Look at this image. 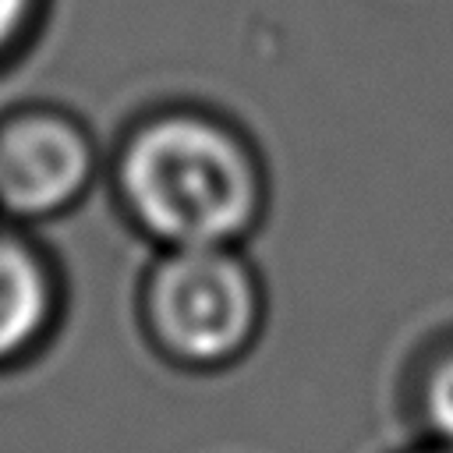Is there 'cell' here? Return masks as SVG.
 <instances>
[{"mask_svg": "<svg viewBox=\"0 0 453 453\" xmlns=\"http://www.w3.org/2000/svg\"><path fill=\"white\" fill-rule=\"evenodd\" d=\"M120 198L163 248H234L258 219L262 173L223 124L170 113L127 138Z\"/></svg>", "mask_w": 453, "mask_h": 453, "instance_id": "1", "label": "cell"}, {"mask_svg": "<svg viewBox=\"0 0 453 453\" xmlns=\"http://www.w3.org/2000/svg\"><path fill=\"white\" fill-rule=\"evenodd\" d=\"M35 0H0V57L7 53V46L21 35V28L28 25Z\"/></svg>", "mask_w": 453, "mask_h": 453, "instance_id": "6", "label": "cell"}, {"mask_svg": "<svg viewBox=\"0 0 453 453\" xmlns=\"http://www.w3.org/2000/svg\"><path fill=\"white\" fill-rule=\"evenodd\" d=\"M432 453H453V446H439V449H432Z\"/></svg>", "mask_w": 453, "mask_h": 453, "instance_id": "7", "label": "cell"}, {"mask_svg": "<svg viewBox=\"0 0 453 453\" xmlns=\"http://www.w3.org/2000/svg\"><path fill=\"white\" fill-rule=\"evenodd\" d=\"M92 177L81 127L57 113H21L0 124V209L46 219L78 202Z\"/></svg>", "mask_w": 453, "mask_h": 453, "instance_id": "3", "label": "cell"}, {"mask_svg": "<svg viewBox=\"0 0 453 453\" xmlns=\"http://www.w3.org/2000/svg\"><path fill=\"white\" fill-rule=\"evenodd\" d=\"M262 297L230 248H166L145 280V326L156 347L188 368H216L248 350Z\"/></svg>", "mask_w": 453, "mask_h": 453, "instance_id": "2", "label": "cell"}, {"mask_svg": "<svg viewBox=\"0 0 453 453\" xmlns=\"http://www.w3.org/2000/svg\"><path fill=\"white\" fill-rule=\"evenodd\" d=\"M425 418L442 446H453V354L442 357L425 382Z\"/></svg>", "mask_w": 453, "mask_h": 453, "instance_id": "5", "label": "cell"}, {"mask_svg": "<svg viewBox=\"0 0 453 453\" xmlns=\"http://www.w3.org/2000/svg\"><path fill=\"white\" fill-rule=\"evenodd\" d=\"M50 276L35 251L0 234V365L21 357L50 322Z\"/></svg>", "mask_w": 453, "mask_h": 453, "instance_id": "4", "label": "cell"}]
</instances>
